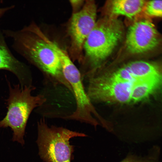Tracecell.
<instances>
[{"label":"cell","mask_w":162,"mask_h":162,"mask_svg":"<svg viewBox=\"0 0 162 162\" xmlns=\"http://www.w3.org/2000/svg\"><path fill=\"white\" fill-rule=\"evenodd\" d=\"M39 154L45 162H71L74 147L70 140L84 134L62 127L48 126L44 118L38 123Z\"/></svg>","instance_id":"5"},{"label":"cell","mask_w":162,"mask_h":162,"mask_svg":"<svg viewBox=\"0 0 162 162\" xmlns=\"http://www.w3.org/2000/svg\"><path fill=\"white\" fill-rule=\"evenodd\" d=\"M3 32L0 31V70L11 72L22 86H32V79L29 68L16 58L9 48Z\"/></svg>","instance_id":"9"},{"label":"cell","mask_w":162,"mask_h":162,"mask_svg":"<svg viewBox=\"0 0 162 162\" xmlns=\"http://www.w3.org/2000/svg\"><path fill=\"white\" fill-rule=\"evenodd\" d=\"M160 41V35L154 25L146 18L136 20L129 27L125 44L129 52L140 54L152 50Z\"/></svg>","instance_id":"8"},{"label":"cell","mask_w":162,"mask_h":162,"mask_svg":"<svg viewBox=\"0 0 162 162\" xmlns=\"http://www.w3.org/2000/svg\"><path fill=\"white\" fill-rule=\"evenodd\" d=\"M161 74H148L130 67L119 68L107 74H102V92L109 103L138 102L146 99L157 89L162 79Z\"/></svg>","instance_id":"2"},{"label":"cell","mask_w":162,"mask_h":162,"mask_svg":"<svg viewBox=\"0 0 162 162\" xmlns=\"http://www.w3.org/2000/svg\"><path fill=\"white\" fill-rule=\"evenodd\" d=\"M142 12L148 17H161L162 1L157 0L146 1Z\"/></svg>","instance_id":"11"},{"label":"cell","mask_w":162,"mask_h":162,"mask_svg":"<svg viewBox=\"0 0 162 162\" xmlns=\"http://www.w3.org/2000/svg\"><path fill=\"white\" fill-rule=\"evenodd\" d=\"M146 1L144 0H113L108 2L109 16L122 15L133 19L142 12Z\"/></svg>","instance_id":"10"},{"label":"cell","mask_w":162,"mask_h":162,"mask_svg":"<svg viewBox=\"0 0 162 162\" xmlns=\"http://www.w3.org/2000/svg\"><path fill=\"white\" fill-rule=\"evenodd\" d=\"M96 6L93 0L86 1L80 10L73 13L68 28L73 60L82 62L84 44L96 24Z\"/></svg>","instance_id":"7"},{"label":"cell","mask_w":162,"mask_h":162,"mask_svg":"<svg viewBox=\"0 0 162 162\" xmlns=\"http://www.w3.org/2000/svg\"><path fill=\"white\" fill-rule=\"evenodd\" d=\"M14 8V5L0 8V19L7 12L13 9Z\"/></svg>","instance_id":"14"},{"label":"cell","mask_w":162,"mask_h":162,"mask_svg":"<svg viewBox=\"0 0 162 162\" xmlns=\"http://www.w3.org/2000/svg\"><path fill=\"white\" fill-rule=\"evenodd\" d=\"M64 76L70 85L75 97L76 107L73 113L63 117L85 122L96 127L99 123L96 116L102 123L104 121L96 112L85 90L81 72L73 63L68 54L59 55Z\"/></svg>","instance_id":"6"},{"label":"cell","mask_w":162,"mask_h":162,"mask_svg":"<svg viewBox=\"0 0 162 162\" xmlns=\"http://www.w3.org/2000/svg\"><path fill=\"white\" fill-rule=\"evenodd\" d=\"M123 32L121 22L116 17L106 16L96 21L83 45L85 55L82 63L86 68L83 72L87 69L82 74L83 77L96 70L111 54Z\"/></svg>","instance_id":"3"},{"label":"cell","mask_w":162,"mask_h":162,"mask_svg":"<svg viewBox=\"0 0 162 162\" xmlns=\"http://www.w3.org/2000/svg\"><path fill=\"white\" fill-rule=\"evenodd\" d=\"M70 3L72 5L73 9L74 11L73 13L77 11V9L81 6L83 1L82 0H72L70 1Z\"/></svg>","instance_id":"13"},{"label":"cell","mask_w":162,"mask_h":162,"mask_svg":"<svg viewBox=\"0 0 162 162\" xmlns=\"http://www.w3.org/2000/svg\"><path fill=\"white\" fill-rule=\"evenodd\" d=\"M6 37L12 41L14 49L56 84L72 92L63 74L59 57L44 38V33L34 22L17 30H3Z\"/></svg>","instance_id":"1"},{"label":"cell","mask_w":162,"mask_h":162,"mask_svg":"<svg viewBox=\"0 0 162 162\" xmlns=\"http://www.w3.org/2000/svg\"><path fill=\"white\" fill-rule=\"evenodd\" d=\"M9 96L6 100L8 110L4 118L0 121V128L10 127L13 132L12 140L23 145L24 136L29 116L35 108L42 106L46 99L42 94H32L35 87L11 85L8 81Z\"/></svg>","instance_id":"4"},{"label":"cell","mask_w":162,"mask_h":162,"mask_svg":"<svg viewBox=\"0 0 162 162\" xmlns=\"http://www.w3.org/2000/svg\"><path fill=\"white\" fill-rule=\"evenodd\" d=\"M154 152L152 150V152L144 157L136 156L133 154L129 155L120 162H160L157 151Z\"/></svg>","instance_id":"12"}]
</instances>
